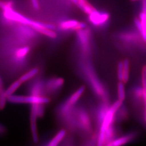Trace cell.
I'll use <instances>...</instances> for the list:
<instances>
[{
  "label": "cell",
  "mask_w": 146,
  "mask_h": 146,
  "mask_svg": "<svg viewBox=\"0 0 146 146\" xmlns=\"http://www.w3.org/2000/svg\"><path fill=\"white\" fill-rule=\"evenodd\" d=\"M132 137V136L126 135L123 137H122L120 139H118L117 140H116L114 142H113V143H110L108 145H111V146H120V145H122L123 144H125L127 142H128V141L130 140L131 138Z\"/></svg>",
  "instance_id": "cell-17"
},
{
  "label": "cell",
  "mask_w": 146,
  "mask_h": 146,
  "mask_svg": "<svg viewBox=\"0 0 146 146\" xmlns=\"http://www.w3.org/2000/svg\"><path fill=\"white\" fill-rule=\"evenodd\" d=\"M142 93L143 99L145 101V108L146 110V68L143 69L142 72Z\"/></svg>",
  "instance_id": "cell-18"
},
{
  "label": "cell",
  "mask_w": 146,
  "mask_h": 146,
  "mask_svg": "<svg viewBox=\"0 0 146 146\" xmlns=\"http://www.w3.org/2000/svg\"><path fill=\"white\" fill-rule=\"evenodd\" d=\"M135 24L136 26L137 27V29L139 30V32L141 34V36L142 37L143 39L146 41V34L145 31H144L142 24H141V21L140 20V19H135Z\"/></svg>",
  "instance_id": "cell-20"
},
{
  "label": "cell",
  "mask_w": 146,
  "mask_h": 146,
  "mask_svg": "<svg viewBox=\"0 0 146 146\" xmlns=\"http://www.w3.org/2000/svg\"><path fill=\"white\" fill-rule=\"evenodd\" d=\"M13 3L11 1H4L0 0V9L3 11L12 8Z\"/></svg>",
  "instance_id": "cell-21"
},
{
  "label": "cell",
  "mask_w": 146,
  "mask_h": 146,
  "mask_svg": "<svg viewBox=\"0 0 146 146\" xmlns=\"http://www.w3.org/2000/svg\"><path fill=\"white\" fill-rule=\"evenodd\" d=\"M30 52V48L28 46L18 48L15 52V58L17 59H24L28 55Z\"/></svg>",
  "instance_id": "cell-14"
},
{
  "label": "cell",
  "mask_w": 146,
  "mask_h": 146,
  "mask_svg": "<svg viewBox=\"0 0 146 146\" xmlns=\"http://www.w3.org/2000/svg\"><path fill=\"white\" fill-rule=\"evenodd\" d=\"M110 16L106 13H100L96 11L89 15V21L95 26H99L104 25L109 19Z\"/></svg>",
  "instance_id": "cell-6"
},
{
  "label": "cell",
  "mask_w": 146,
  "mask_h": 146,
  "mask_svg": "<svg viewBox=\"0 0 146 146\" xmlns=\"http://www.w3.org/2000/svg\"><path fill=\"white\" fill-rule=\"evenodd\" d=\"M86 27L85 23L74 20L63 21L60 25V28L63 31H78L84 29Z\"/></svg>",
  "instance_id": "cell-7"
},
{
  "label": "cell",
  "mask_w": 146,
  "mask_h": 146,
  "mask_svg": "<svg viewBox=\"0 0 146 146\" xmlns=\"http://www.w3.org/2000/svg\"><path fill=\"white\" fill-rule=\"evenodd\" d=\"M7 100L13 104H44L49 102L50 100L46 96L39 95H12L7 98Z\"/></svg>",
  "instance_id": "cell-3"
},
{
  "label": "cell",
  "mask_w": 146,
  "mask_h": 146,
  "mask_svg": "<svg viewBox=\"0 0 146 146\" xmlns=\"http://www.w3.org/2000/svg\"><path fill=\"white\" fill-rule=\"evenodd\" d=\"M3 15L5 19L8 20L16 22L24 25L29 26L32 28L36 27H45L51 29L55 28V26L53 25L31 20L30 19L21 15V14L16 12L13 8L3 11Z\"/></svg>",
  "instance_id": "cell-1"
},
{
  "label": "cell",
  "mask_w": 146,
  "mask_h": 146,
  "mask_svg": "<svg viewBox=\"0 0 146 146\" xmlns=\"http://www.w3.org/2000/svg\"><path fill=\"white\" fill-rule=\"evenodd\" d=\"M117 90L119 100H120L121 102H123L124 100L125 99V91L124 83L122 81H120L119 83L118 84Z\"/></svg>",
  "instance_id": "cell-19"
},
{
  "label": "cell",
  "mask_w": 146,
  "mask_h": 146,
  "mask_svg": "<svg viewBox=\"0 0 146 146\" xmlns=\"http://www.w3.org/2000/svg\"><path fill=\"white\" fill-rule=\"evenodd\" d=\"M85 87L82 86L76 90L68 99V100L63 104L61 108V113L62 115L67 116L69 115L72 110L73 106L76 104L80 97L84 92Z\"/></svg>",
  "instance_id": "cell-4"
},
{
  "label": "cell",
  "mask_w": 146,
  "mask_h": 146,
  "mask_svg": "<svg viewBox=\"0 0 146 146\" xmlns=\"http://www.w3.org/2000/svg\"><path fill=\"white\" fill-rule=\"evenodd\" d=\"M38 104H31V131L33 141L37 142L38 141L37 130V119L38 117Z\"/></svg>",
  "instance_id": "cell-5"
},
{
  "label": "cell",
  "mask_w": 146,
  "mask_h": 146,
  "mask_svg": "<svg viewBox=\"0 0 146 146\" xmlns=\"http://www.w3.org/2000/svg\"><path fill=\"white\" fill-rule=\"evenodd\" d=\"M145 68H146V67H145Z\"/></svg>",
  "instance_id": "cell-31"
},
{
  "label": "cell",
  "mask_w": 146,
  "mask_h": 146,
  "mask_svg": "<svg viewBox=\"0 0 146 146\" xmlns=\"http://www.w3.org/2000/svg\"><path fill=\"white\" fill-rule=\"evenodd\" d=\"M129 62L128 60H125L123 61V78L122 82L125 84L127 83L129 79Z\"/></svg>",
  "instance_id": "cell-15"
},
{
  "label": "cell",
  "mask_w": 146,
  "mask_h": 146,
  "mask_svg": "<svg viewBox=\"0 0 146 146\" xmlns=\"http://www.w3.org/2000/svg\"><path fill=\"white\" fill-rule=\"evenodd\" d=\"M38 73V69L37 68H34L31 69L27 73L24 74L22 75L19 80L21 81L22 84L26 82L29 80H31L34 77H35Z\"/></svg>",
  "instance_id": "cell-12"
},
{
  "label": "cell",
  "mask_w": 146,
  "mask_h": 146,
  "mask_svg": "<svg viewBox=\"0 0 146 146\" xmlns=\"http://www.w3.org/2000/svg\"><path fill=\"white\" fill-rule=\"evenodd\" d=\"M141 12L146 14V0H142V11Z\"/></svg>",
  "instance_id": "cell-26"
},
{
  "label": "cell",
  "mask_w": 146,
  "mask_h": 146,
  "mask_svg": "<svg viewBox=\"0 0 146 146\" xmlns=\"http://www.w3.org/2000/svg\"><path fill=\"white\" fill-rule=\"evenodd\" d=\"M43 85L41 82H37L32 86L31 89V95H42Z\"/></svg>",
  "instance_id": "cell-16"
},
{
  "label": "cell",
  "mask_w": 146,
  "mask_h": 146,
  "mask_svg": "<svg viewBox=\"0 0 146 146\" xmlns=\"http://www.w3.org/2000/svg\"><path fill=\"white\" fill-rule=\"evenodd\" d=\"M71 1H72V2H73V3H74L76 5H77L78 2V0H71Z\"/></svg>",
  "instance_id": "cell-29"
},
{
  "label": "cell",
  "mask_w": 146,
  "mask_h": 146,
  "mask_svg": "<svg viewBox=\"0 0 146 146\" xmlns=\"http://www.w3.org/2000/svg\"><path fill=\"white\" fill-rule=\"evenodd\" d=\"M31 2L34 9L35 10H38L40 8V5L38 0H31Z\"/></svg>",
  "instance_id": "cell-25"
},
{
  "label": "cell",
  "mask_w": 146,
  "mask_h": 146,
  "mask_svg": "<svg viewBox=\"0 0 146 146\" xmlns=\"http://www.w3.org/2000/svg\"><path fill=\"white\" fill-rule=\"evenodd\" d=\"M64 80L62 78H52L49 79L46 84L47 90L50 92H55L62 87Z\"/></svg>",
  "instance_id": "cell-8"
},
{
  "label": "cell",
  "mask_w": 146,
  "mask_h": 146,
  "mask_svg": "<svg viewBox=\"0 0 146 146\" xmlns=\"http://www.w3.org/2000/svg\"><path fill=\"white\" fill-rule=\"evenodd\" d=\"M139 19L141 21L142 27L146 34V14L141 12L139 15Z\"/></svg>",
  "instance_id": "cell-24"
},
{
  "label": "cell",
  "mask_w": 146,
  "mask_h": 146,
  "mask_svg": "<svg viewBox=\"0 0 146 146\" xmlns=\"http://www.w3.org/2000/svg\"><path fill=\"white\" fill-rule=\"evenodd\" d=\"M66 132L64 129H62L59 131L56 134V135L50 141L48 144V146H58V145L62 141L63 139L66 136Z\"/></svg>",
  "instance_id": "cell-11"
},
{
  "label": "cell",
  "mask_w": 146,
  "mask_h": 146,
  "mask_svg": "<svg viewBox=\"0 0 146 146\" xmlns=\"http://www.w3.org/2000/svg\"><path fill=\"white\" fill-rule=\"evenodd\" d=\"M7 98L5 95V91L0 92V110H3L5 107Z\"/></svg>",
  "instance_id": "cell-22"
},
{
  "label": "cell",
  "mask_w": 146,
  "mask_h": 146,
  "mask_svg": "<svg viewBox=\"0 0 146 146\" xmlns=\"http://www.w3.org/2000/svg\"><path fill=\"white\" fill-rule=\"evenodd\" d=\"M122 102L120 100L116 101L114 104L111 106L110 109L107 110V111L104 116L102 121V123L101 126L100 131L99 138H98V145L102 146L105 142V133L107 129L110 127L112 121L114 118V115L116 111L119 110Z\"/></svg>",
  "instance_id": "cell-2"
},
{
  "label": "cell",
  "mask_w": 146,
  "mask_h": 146,
  "mask_svg": "<svg viewBox=\"0 0 146 146\" xmlns=\"http://www.w3.org/2000/svg\"><path fill=\"white\" fill-rule=\"evenodd\" d=\"M33 29L37 32L49 38H55L57 36L56 33L53 31L52 29L48 28L45 27H36L33 28Z\"/></svg>",
  "instance_id": "cell-10"
},
{
  "label": "cell",
  "mask_w": 146,
  "mask_h": 146,
  "mask_svg": "<svg viewBox=\"0 0 146 146\" xmlns=\"http://www.w3.org/2000/svg\"><path fill=\"white\" fill-rule=\"evenodd\" d=\"M5 131V127L1 125H0V134H3Z\"/></svg>",
  "instance_id": "cell-27"
},
{
  "label": "cell",
  "mask_w": 146,
  "mask_h": 146,
  "mask_svg": "<svg viewBox=\"0 0 146 146\" xmlns=\"http://www.w3.org/2000/svg\"><path fill=\"white\" fill-rule=\"evenodd\" d=\"M77 5L78 8L88 15L97 11L87 0H78Z\"/></svg>",
  "instance_id": "cell-9"
},
{
  "label": "cell",
  "mask_w": 146,
  "mask_h": 146,
  "mask_svg": "<svg viewBox=\"0 0 146 146\" xmlns=\"http://www.w3.org/2000/svg\"><path fill=\"white\" fill-rule=\"evenodd\" d=\"M22 84V82L19 80H17V81L14 82L11 84V86L7 89V90H5V95L7 98L13 95L16 91L19 88Z\"/></svg>",
  "instance_id": "cell-13"
},
{
  "label": "cell",
  "mask_w": 146,
  "mask_h": 146,
  "mask_svg": "<svg viewBox=\"0 0 146 146\" xmlns=\"http://www.w3.org/2000/svg\"><path fill=\"white\" fill-rule=\"evenodd\" d=\"M132 1H138V0H131Z\"/></svg>",
  "instance_id": "cell-30"
},
{
  "label": "cell",
  "mask_w": 146,
  "mask_h": 146,
  "mask_svg": "<svg viewBox=\"0 0 146 146\" xmlns=\"http://www.w3.org/2000/svg\"><path fill=\"white\" fill-rule=\"evenodd\" d=\"M117 76L120 81H122L123 78V62H120L117 66Z\"/></svg>",
  "instance_id": "cell-23"
},
{
  "label": "cell",
  "mask_w": 146,
  "mask_h": 146,
  "mask_svg": "<svg viewBox=\"0 0 146 146\" xmlns=\"http://www.w3.org/2000/svg\"><path fill=\"white\" fill-rule=\"evenodd\" d=\"M4 90V89L3 88V84H2V81L1 80V78H0V92Z\"/></svg>",
  "instance_id": "cell-28"
}]
</instances>
